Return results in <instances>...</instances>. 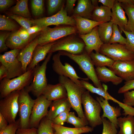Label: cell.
Wrapping results in <instances>:
<instances>
[{
	"instance_id": "8992f818",
	"label": "cell",
	"mask_w": 134,
	"mask_h": 134,
	"mask_svg": "<svg viewBox=\"0 0 134 134\" xmlns=\"http://www.w3.org/2000/svg\"><path fill=\"white\" fill-rule=\"evenodd\" d=\"M77 31L75 26L59 25L52 28L47 27L40 32L37 37L38 45H43L56 41L63 37L74 34Z\"/></svg>"
},
{
	"instance_id": "7a4b0ae2",
	"label": "cell",
	"mask_w": 134,
	"mask_h": 134,
	"mask_svg": "<svg viewBox=\"0 0 134 134\" xmlns=\"http://www.w3.org/2000/svg\"><path fill=\"white\" fill-rule=\"evenodd\" d=\"M59 52L61 55L67 56L77 63L88 78L93 82L96 87L104 89L98 78L90 55L86 52L78 55L72 54L63 51Z\"/></svg>"
},
{
	"instance_id": "7bdbcfd3",
	"label": "cell",
	"mask_w": 134,
	"mask_h": 134,
	"mask_svg": "<svg viewBox=\"0 0 134 134\" xmlns=\"http://www.w3.org/2000/svg\"><path fill=\"white\" fill-rule=\"evenodd\" d=\"M121 30L124 32L127 39V43L125 45L126 47L134 54V33L123 29Z\"/></svg>"
},
{
	"instance_id": "d6986e66",
	"label": "cell",
	"mask_w": 134,
	"mask_h": 134,
	"mask_svg": "<svg viewBox=\"0 0 134 134\" xmlns=\"http://www.w3.org/2000/svg\"><path fill=\"white\" fill-rule=\"evenodd\" d=\"M111 10L112 14L110 21L113 24L117 25L120 30H125L128 24V20L121 3L118 0H116Z\"/></svg>"
},
{
	"instance_id": "8fae6325",
	"label": "cell",
	"mask_w": 134,
	"mask_h": 134,
	"mask_svg": "<svg viewBox=\"0 0 134 134\" xmlns=\"http://www.w3.org/2000/svg\"><path fill=\"white\" fill-rule=\"evenodd\" d=\"M85 45L84 42L70 36L56 41L48 53L57 51H65L72 54L78 55L83 53Z\"/></svg>"
},
{
	"instance_id": "52a82bcc",
	"label": "cell",
	"mask_w": 134,
	"mask_h": 134,
	"mask_svg": "<svg viewBox=\"0 0 134 134\" xmlns=\"http://www.w3.org/2000/svg\"><path fill=\"white\" fill-rule=\"evenodd\" d=\"M25 88L19 91L18 99L20 128H30V120L35 99H33Z\"/></svg>"
},
{
	"instance_id": "2e32d148",
	"label": "cell",
	"mask_w": 134,
	"mask_h": 134,
	"mask_svg": "<svg viewBox=\"0 0 134 134\" xmlns=\"http://www.w3.org/2000/svg\"><path fill=\"white\" fill-rule=\"evenodd\" d=\"M96 100L100 104L103 110V113L101 117L107 118L117 129L119 127L118 118L122 115L121 108L111 106L108 100L101 96L97 97Z\"/></svg>"
},
{
	"instance_id": "f6af8a7d",
	"label": "cell",
	"mask_w": 134,
	"mask_h": 134,
	"mask_svg": "<svg viewBox=\"0 0 134 134\" xmlns=\"http://www.w3.org/2000/svg\"><path fill=\"white\" fill-rule=\"evenodd\" d=\"M64 0H48V12L49 15L52 14L62 5Z\"/></svg>"
},
{
	"instance_id": "ba28073f",
	"label": "cell",
	"mask_w": 134,
	"mask_h": 134,
	"mask_svg": "<svg viewBox=\"0 0 134 134\" xmlns=\"http://www.w3.org/2000/svg\"><path fill=\"white\" fill-rule=\"evenodd\" d=\"M19 91H14L0 101V113L9 124L16 121L19 112L18 99Z\"/></svg>"
},
{
	"instance_id": "f35d334b",
	"label": "cell",
	"mask_w": 134,
	"mask_h": 134,
	"mask_svg": "<svg viewBox=\"0 0 134 134\" xmlns=\"http://www.w3.org/2000/svg\"><path fill=\"white\" fill-rule=\"evenodd\" d=\"M101 118L103 127L102 134H118L117 128L114 124L106 118Z\"/></svg>"
},
{
	"instance_id": "db71d44e",
	"label": "cell",
	"mask_w": 134,
	"mask_h": 134,
	"mask_svg": "<svg viewBox=\"0 0 134 134\" xmlns=\"http://www.w3.org/2000/svg\"><path fill=\"white\" fill-rule=\"evenodd\" d=\"M115 0H99L98 2L103 5V6L107 7L111 9L115 4Z\"/></svg>"
},
{
	"instance_id": "5b68a950",
	"label": "cell",
	"mask_w": 134,
	"mask_h": 134,
	"mask_svg": "<svg viewBox=\"0 0 134 134\" xmlns=\"http://www.w3.org/2000/svg\"><path fill=\"white\" fill-rule=\"evenodd\" d=\"M52 53H49L41 65H37L33 69V77L30 84L25 88L37 98L42 95L47 84L46 72L47 65Z\"/></svg>"
},
{
	"instance_id": "c3c4849f",
	"label": "cell",
	"mask_w": 134,
	"mask_h": 134,
	"mask_svg": "<svg viewBox=\"0 0 134 134\" xmlns=\"http://www.w3.org/2000/svg\"><path fill=\"white\" fill-rule=\"evenodd\" d=\"M134 89V79L126 81L124 85L120 88L118 91V94L124 93L129 90Z\"/></svg>"
},
{
	"instance_id": "484cf974",
	"label": "cell",
	"mask_w": 134,
	"mask_h": 134,
	"mask_svg": "<svg viewBox=\"0 0 134 134\" xmlns=\"http://www.w3.org/2000/svg\"><path fill=\"white\" fill-rule=\"evenodd\" d=\"M111 9L104 6H94L92 13V20L105 23L110 21L111 16Z\"/></svg>"
},
{
	"instance_id": "277c9868",
	"label": "cell",
	"mask_w": 134,
	"mask_h": 134,
	"mask_svg": "<svg viewBox=\"0 0 134 134\" xmlns=\"http://www.w3.org/2000/svg\"><path fill=\"white\" fill-rule=\"evenodd\" d=\"M33 69L27 70L22 75L11 79L3 78L0 82V98H4L12 92L19 91L29 86L33 79Z\"/></svg>"
},
{
	"instance_id": "d4e9b609",
	"label": "cell",
	"mask_w": 134,
	"mask_h": 134,
	"mask_svg": "<svg viewBox=\"0 0 134 134\" xmlns=\"http://www.w3.org/2000/svg\"><path fill=\"white\" fill-rule=\"evenodd\" d=\"M128 18L127 25L125 31L134 33V2L133 0H119Z\"/></svg>"
},
{
	"instance_id": "60d3db41",
	"label": "cell",
	"mask_w": 134,
	"mask_h": 134,
	"mask_svg": "<svg viewBox=\"0 0 134 134\" xmlns=\"http://www.w3.org/2000/svg\"><path fill=\"white\" fill-rule=\"evenodd\" d=\"M9 17L16 21L23 28L27 30L29 29L33 25L32 20L18 15H11Z\"/></svg>"
},
{
	"instance_id": "7dc6e473",
	"label": "cell",
	"mask_w": 134,
	"mask_h": 134,
	"mask_svg": "<svg viewBox=\"0 0 134 134\" xmlns=\"http://www.w3.org/2000/svg\"><path fill=\"white\" fill-rule=\"evenodd\" d=\"M10 33L4 32L0 33V52H1L6 51L8 47L6 44V39L9 36Z\"/></svg>"
},
{
	"instance_id": "f5cc1de1",
	"label": "cell",
	"mask_w": 134,
	"mask_h": 134,
	"mask_svg": "<svg viewBox=\"0 0 134 134\" xmlns=\"http://www.w3.org/2000/svg\"><path fill=\"white\" fill-rule=\"evenodd\" d=\"M76 0H67L66 1V3L65 10L68 12H71L74 11V7L76 1Z\"/></svg>"
},
{
	"instance_id": "d590c367",
	"label": "cell",
	"mask_w": 134,
	"mask_h": 134,
	"mask_svg": "<svg viewBox=\"0 0 134 134\" xmlns=\"http://www.w3.org/2000/svg\"><path fill=\"white\" fill-rule=\"evenodd\" d=\"M67 122L72 124L75 128H77L83 127L88 125L86 119L77 117L73 112H69Z\"/></svg>"
},
{
	"instance_id": "f907efd6",
	"label": "cell",
	"mask_w": 134,
	"mask_h": 134,
	"mask_svg": "<svg viewBox=\"0 0 134 134\" xmlns=\"http://www.w3.org/2000/svg\"><path fill=\"white\" fill-rule=\"evenodd\" d=\"M16 134H37V129L35 128H19L17 130Z\"/></svg>"
},
{
	"instance_id": "9c48e42d",
	"label": "cell",
	"mask_w": 134,
	"mask_h": 134,
	"mask_svg": "<svg viewBox=\"0 0 134 134\" xmlns=\"http://www.w3.org/2000/svg\"><path fill=\"white\" fill-rule=\"evenodd\" d=\"M20 50V49L12 50L0 55V63L6 67L8 70L7 78L12 79L24 73L22 64L17 57Z\"/></svg>"
},
{
	"instance_id": "7402d4cb",
	"label": "cell",
	"mask_w": 134,
	"mask_h": 134,
	"mask_svg": "<svg viewBox=\"0 0 134 134\" xmlns=\"http://www.w3.org/2000/svg\"><path fill=\"white\" fill-rule=\"evenodd\" d=\"M46 117L52 121L59 114L71 107L67 98L52 101Z\"/></svg>"
},
{
	"instance_id": "f546056e",
	"label": "cell",
	"mask_w": 134,
	"mask_h": 134,
	"mask_svg": "<svg viewBox=\"0 0 134 134\" xmlns=\"http://www.w3.org/2000/svg\"><path fill=\"white\" fill-rule=\"evenodd\" d=\"M94 65L97 67L107 66L111 67L115 61L109 58L100 52H92L90 55Z\"/></svg>"
},
{
	"instance_id": "ffe728a7",
	"label": "cell",
	"mask_w": 134,
	"mask_h": 134,
	"mask_svg": "<svg viewBox=\"0 0 134 134\" xmlns=\"http://www.w3.org/2000/svg\"><path fill=\"white\" fill-rule=\"evenodd\" d=\"M56 41L43 45H38L35 48L32 60L28 66L27 70H33L41 61L45 59L52 46Z\"/></svg>"
},
{
	"instance_id": "6f0895ef",
	"label": "cell",
	"mask_w": 134,
	"mask_h": 134,
	"mask_svg": "<svg viewBox=\"0 0 134 134\" xmlns=\"http://www.w3.org/2000/svg\"><path fill=\"white\" fill-rule=\"evenodd\" d=\"M43 29L39 26L34 25L31 27L27 30L28 33L30 35L41 32Z\"/></svg>"
},
{
	"instance_id": "b9f144b4",
	"label": "cell",
	"mask_w": 134,
	"mask_h": 134,
	"mask_svg": "<svg viewBox=\"0 0 134 134\" xmlns=\"http://www.w3.org/2000/svg\"><path fill=\"white\" fill-rule=\"evenodd\" d=\"M19 119L13 123L9 124L4 129L0 130V134H16L17 130L19 128Z\"/></svg>"
},
{
	"instance_id": "f1b7e54d",
	"label": "cell",
	"mask_w": 134,
	"mask_h": 134,
	"mask_svg": "<svg viewBox=\"0 0 134 134\" xmlns=\"http://www.w3.org/2000/svg\"><path fill=\"white\" fill-rule=\"evenodd\" d=\"M113 25L109 21L102 23L98 26V33L103 44H109L112 35Z\"/></svg>"
},
{
	"instance_id": "11a10c76",
	"label": "cell",
	"mask_w": 134,
	"mask_h": 134,
	"mask_svg": "<svg viewBox=\"0 0 134 134\" xmlns=\"http://www.w3.org/2000/svg\"><path fill=\"white\" fill-rule=\"evenodd\" d=\"M8 74V71L4 65L1 64L0 67V80L6 77Z\"/></svg>"
},
{
	"instance_id": "ac0fdd59",
	"label": "cell",
	"mask_w": 134,
	"mask_h": 134,
	"mask_svg": "<svg viewBox=\"0 0 134 134\" xmlns=\"http://www.w3.org/2000/svg\"><path fill=\"white\" fill-rule=\"evenodd\" d=\"M38 45L37 38L21 49L17 56L18 60L22 64L24 73L27 71V67L32 60L34 51Z\"/></svg>"
},
{
	"instance_id": "4dcf8cb0",
	"label": "cell",
	"mask_w": 134,
	"mask_h": 134,
	"mask_svg": "<svg viewBox=\"0 0 134 134\" xmlns=\"http://www.w3.org/2000/svg\"><path fill=\"white\" fill-rule=\"evenodd\" d=\"M6 44L8 48L11 50L21 49L28 44L23 40L17 34L16 31L10 34L6 41Z\"/></svg>"
},
{
	"instance_id": "44dd1931",
	"label": "cell",
	"mask_w": 134,
	"mask_h": 134,
	"mask_svg": "<svg viewBox=\"0 0 134 134\" xmlns=\"http://www.w3.org/2000/svg\"><path fill=\"white\" fill-rule=\"evenodd\" d=\"M77 30L80 35L85 34L90 32L93 29L102 22H97L79 16L74 15Z\"/></svg>"
},
{
	"instance_id": "bcb514c9",
	"label": "cell",
	"mask_w": 134,
	"mask_h": 134,
	"mask_svg": "<svg viewBox=\"0 0 134 134\" xmlns=\"http://www.w3.org/2000/svg\"><path fill=\"white\" fill-rule=\"evenodd\" d=\"M123 94V103L130 107L134 106V90L128 91Z\"/></svg>"
},
{
	"instance_id": "8d00e7d4",
	"label": "cell",
	"mask_w": 134,
	"mask_h": 134,
	"mask_svg": "<svg viewBox=\"0 0 134 134\" xmlns=\"http://www.w3.org/2000/svg\"><path fill=\"white\" fill-rule=\"evenodd\" d=\"M127 39L122 35L117 25L113 24L112 35L109 44L118 43L126 45Z\"/></svg>"
},
{
	"instance_id": "680465c9",
	"label": "cell",
	"mask_w": 134,
	"mask_h": 134,
	"mask_svg": "<svg viewBox=\"0 0 134 134\" xmlns=\"http://www.w3.org/2000/svg\"><path fill=\"white\" fill-rule=\"evenodd\" d=\"M133 0L134 1V0Z\"/></svg>"
},
{
	"instance_id": "e0dca14e",
	"label": "cell",
	"mask_w": 134,
	"mask_h": 134,
	"mask_svg": "<svg viewBox=\"0 0 134 134\" xmlns=\"http://www.w3.org/2000/svg\"><path fill=\"white\" fill-rule=\"evenodd\" d=\"M42 95L47 100L52 101L67 98L65 87L59 83L55 85L48 84Z\"/></svg>"
},
{
	"instance_id": "4fadbf2b",
	"label": "cell",
	"mask_w": 134,
	"mask_h": 134,
	"mask_svg": "<svg viewBox=\"0 0 134 134\" xmlns=\"http://www.w3.org/2000/svg\"><path fill=\"white\" fill-rule=\"evenodd\" d=\"M61 55L59 52L54 55L52 57L53 63L52 68L54 71L59 76H64L67 77L76 84L81 85L80 80L79 79L84 80L86 81L88 78H82L77 75L73 67L67 63L62 64L60 59Z\"/></svg>"
},
{
	"instance_id": "e575fe53",
	"label": "cell",
	"mask_w": 134,
	"mask_h": 134,
	"mask_svg": "<svg viewBox=\"0 0 134 134\" xmlns=\"http://www.w3.org/2000/svg\"><path fill=\"white\" fill-rule=\"evenodd\" d=\"M52 121L46 117L40 121L37 128V134H54V131L51 126Z\"/></svg>"
},
{
	"instance_id": "1f68e13d",
	"label": "cell",
	"mask_w": 134,
	"mask_h": 134,
	"mask_svg": "<svg viewBox=\"0 0 134 134\" xmlns=\"http://www.w3.org/2000/svg\"><path fill=\"white\" fill-rule=\"evenodd\" d=\"M55 15L59 25H64L74 26L76 25V22L74 18L67 15V11L63 6Z\"/></svg>"
},
{
	"instance_id": "cb8c5ba5",
	"label": "cell",
	"mask_w": 134,
	"mask_h": 134,
	"mask_svg": "<svg viewBox=\"0 0 134 134\" xmlns=\"http://www.w3.org/2000/svg\"><path fill=\"white\" fill-rule=\"evenodd\" d=\"M94 7L91 0H78L77 5L74 10V15L89 19H91Z\"/></svg>"
},
{
	"instance_id": "83f0119b",
	"label": "cell",
	"mask_w": 134,
	"mask_h": 134,
	"mask_svg": "<svg viewBox=\"0 0 134 134\" xmlns=\"http://www.w3.org/2000/svg\"><path fill=\"white\" fill-rule=\"evenodd\" d=\"M118 134H134V116L128 115L118 118Z\"/></svg>"
},
{
	"instance_id": "4316f807",
	"label": "cell",
	"mask_w": 134,
	"mask_h": 134,
	"mask_svg": "<svg viewBox=\"0 0 134 134\" xmlns=\"http://www.w3.org/2000/svg\"><path fill=\"white\" fill-rule=\"evenodd\" d=\"M51 126L54 131V134H81L92 132L94 128L86 126L81 128H71L56 124L52 122Z\"/></svg>"
},
{
	"instance_id": "7c38bea8",
	"label": "cell",
	"mask_w": 134,
	"mask_h": 134,
	"mask_svg": "<svg viewBox=\"0 0 134 134\" xmlns=\"http://www.w3.org/2000/svg\"><path fill=\"white\" fill-rule=\"evenodd\" d=\"M52 102L42 95L35 99L30 118V128H38L41 120L47 115Z\"/></svg>"
},
{
	"instance_id": "816d5d0a",
	"label": "cell",
	"mask_w": 134,
	"mask_h": 134,
	"mask_svg": "<svg viewBox=\"0 0 134 134\" xmlns=\"http://www.w3.org/2000/svg\"><path fill=\"white\" fill-rule=\"evenodd\" d=\"M13 2L14 1L12 0H0V10H3L7 8L11 5Z\"/></svg>"
},
{
	"instance_id": "d6a6232c",
	"label": "cell",
	"mask_w": 134,
	"mask_h": 134,
	"mask_svg": "<svg viewBox=\"0 0 134 134\" xmlns=\"http://www.w3.org/2000/svg\"><path fill=\"white\" fill-rule=\"evenodd\" d=\"M27 0H20L17 1L16 5L12 9L13 13L20 15L26 18L30 17L28 7Z\"/></svg>"
},
{
	"instance_id": "30bf717a",
	"label": "cell",
	"mask_w": 134,
	"mask_h": 134,
	"mask_svg": "<svg viewBox=\"0 0 134 134\" xmlns=\"http://www.w3.org/2000/svg\"><path fill=\"white\" fill-rule=\"evenodd\" d=\"M99 52L114 61L134 60V54L127 48L125 45L118 43L103 44Z\"/></svg>"
},
{
	"instance_id": "603a6c76",
	"label": "cell",
	"mask_w": 134,
	"mask_h": 134,
	"mask_svg": "<svg viewBox=\"0 0 134 134\" xmlns=\"http://www.w3.org/2000/svg\"><path fill=\"white\" fill-rule=\"evenodd\" d=\"M98 78L100 81L105 83L111 82L117 85L121 83L123 79L116 75L109 68L106 67H97L95 69Z\"/></svg>"
},
{
	"instance_id": "74e56055",
	"label": "cell",
	"mask_w": 134,
	"mask_h": 134,
	"mask_svg": "<svg viewBox=\"0 0 134 134\" xmlns=\"http://www.w3.org/2000/svg\"><path fill=\"white\" fill-rule=\"evenodd\" d=\"M18 27L11 19L4 15H0V30H1L14 31Z\"/></svg>"
},
{
	"instance_id": "3957f363",
	"label": "cell",
	"mask_w": 134,
	"mask_h": 134,
	"mask_svg": "<svg viewBox=\"0 0 134 134\" xmlns=\"http://www.w3.org/2000/svg\"><path fill=\"white\" fill-rule=\"evenodd\" d=\"M82 104L84 108L85 117L90 126L94 128L102 124V120L100 116L102 109L101 106L88 91H86L83 95Z\"/></svg>"
},
{
	"instance_id": "9a60e30c",
	"label": "cell",
	"mask_w": 134,
	"mask_h": 134,
	"mask_svg": "<svg viewBox=\"0 0 134 134\" xmlns=\"http://www.w3.org/2000/svg\"><path fill=\"white\" fill-rule=\"evenodd\" d=\"M98 29L97 26L90 33L79 35L85 44L86 52L89 55L94 50L96 52H99L100 48L103 44L99 36Z\"/></svg>"
},
{
	"instance_id": "5bb4252c",
	"label": "cell",
	"mask_w": 134,
	"mask_h": 134,
	"mask_svg": "<svg viewBox=\"0 0 134 134\" xmlns=\"http://www.w3.org/2000/svg\"><path fill=\"white\" fill-rule=\"evenodd\" d=\"M109 69L126 81L134 79V60L115 61Z\"/></svg>"
},
{
	"instance_id": "9f6ffc18",
	"label": "cell",
	"mask_w": 134,
	"mask_h": 134,
	"mask_svg": "<svg viewBox=\"0 0 134 134\" xmlns=\"http://www.w3.org/2000/svg\"><path fill=\"white\" fill-rule=\"evenodd\" d=\"M8 123L5 118L0 113V130L6 128L8 125Z\"/></svg>"
},
{
	"instance_id": "681fc988",
	"label": "cell",
	"mask_w": 134,
	"mask_h": 134,
	"mask_svg": "<svg viewBox=\"0 0 134 134\" xmlns=\"http://www.w3.org/2000/svg\"><path fill=\"white\" fill-rule=\"evenodd\" d=\"M18 35L25 42L29 43L30 35L27 30L23 28H21L16 31Z\"/></svg>"
},
{
	"instance_id": "6da1fadb",
	"label": "cell",
	"mask_w": 134,
	"mask_h": 134,
	"mask_svg": "<svg viewBox=\"0 0 134 134\" xmlns=\"http://www.w3.org/2000/svg\"><path fill=\"white\" fill-rule=\"evenodd\" d=\"M59 81L66 89L67 98L71 107L76 111L78 117L86 119L82 106V95L86 89L64 76H59Z\"/></svg>"
},
{
	"instance_id": "836d02e7",
	"label": "cell",
	"mask_w": 134,
	"mask_h": 134,
	"mask_svg": "<svg viewBox=\"0 0 134 134\" xmlns=\"http://www.w3.org/2000/svg\"><path fill=\"white\" fill-rule=\"evenodd\" d=\"M31 20L33 25L37 26L43 29L50 25L59 26L55 14L49 17H44Z\"/></svg>"
},
{
	"instance_id": "ab89813d",
	"label": "cell",
	"mask_w": 134,
	"mask_h": 134,
	"mask_svg": "<svg viewBox=\"0 0 134 134\" xmlns=\"http://www.w3.org/2000/svg\"><path fill=\"white\" fill-rule=\"evenodd\" d=\"M32 11L35 16L42 14L44 12V1L42 0H32L31 1Z\"/></svg>"
},
{
	"instance_id": "ee69618b",
	"label": "cell",
	"mask_w": 134,
	"mask_h": 134,
	"mask_svg": "<svg viewBox=\"0 0 134 134\" xmlns=\"http://www.w3.org/2000/svg\"><path fill=\"white\" fill-rule=\"evenodd\" d=\"M71 108H69L59 114L52 121L53 123L59 125L63 126L67 122Z\"/></svg>"
}]
</instances>
